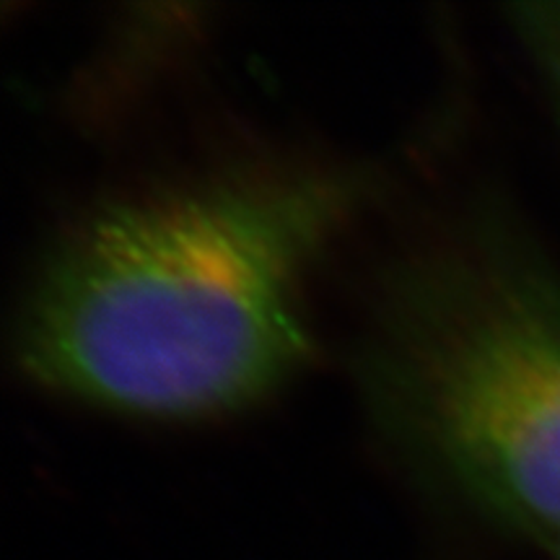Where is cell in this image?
<instances>
[{
	"label": "cell",
	"instance_id": "obj_2",
	"mask_svg": "<svg viewBox=\"0 0 560 560\" xmlns=\"http://www.w3.org/2000/svg\"><path fill=\"white\" fill-rule=\"evenodd\" d=\"M376 436L439 499L560 545V272L470 202L382 270L353 353Z\"/></svg>",
	"mask_w": 560,
	"mask_h": 560
},
{
	"label": "cell",
	"instance_id": "obj_4",
	"mask_svg": "<svg viewBox=\"0 0 560 560\" xmlns=\"http://www.w3.org/2000/svg\"><path fill=\"white\" fill-rule=\"evenodd\" d=\"M556 556H558V560H560V545L556 548Z\"/></svg>",
	"mask_w": 560,
	"mask_h": 560
},
{
	"label": "cell",
	"instance_id": "obj_3",
	"mask_svg": "<svg viewBox=\"0 0 560 560\" xmlns=\"http://www.w3.org/2000/svg\"><path fill=\"white\" fill-rule=\"evenodd\" d=\"M509 21L540 66L560 109V0L511 5Z\"/></svg>",
	"mask_w": 560,
	"mask_h": 560
},
{
	"label": "cell",
	"instance_id": "obj_1",
	"mask_svg": "<svg viewBox=\"0 0 560 560\" xmlns=\"http://www.w3.org/2000/svg\"><path fill=\"white\" fill-rule=\"evenodd\" d=\"M382 190L376 164L265 166L91 210L21 301V374L153 420L268 400L314 355L312 270Z\"/></svg>",
	"mask_w": 560,
	"mask_h": 560
}]
</instances>
